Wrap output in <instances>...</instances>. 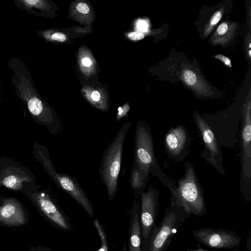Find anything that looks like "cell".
<instances>
[{"instance_id": "1", "label": "cell", "mask_w": 251, "mask_h": 251, "mask_svg": "<svg viewBox=\"0 0 251 251\" xmlns=\"http://www.w3.org/2000/svg\"><path fill=\"white\" fill-rule=\"evenodd\" d=\"M133 163L139 169L142 180L147 183L149 175L157 177L171 192L176 188L173 181L162 171L155 157L153 137L148 125L139 120L135 134Z\"/></svg>"}, {"instance_id": "2", "label": "cell", "mask_w": 251, "mask_h": 251, "mask_svg": "<svg viewBox=\"0 0 251 251\" xmlns=\"http://www.w3.org/2000/svg\"><path fill=\"white\" fill-rule=\"evenodd\" d=\"M131 122L125 123L119 129L113 141L104 151L99 173L105 185L108 199L112 201L118 190V182L120 172L124 141Z\"/></svg>"}, {"instance_id": "3", "label": "cell", "mask_w": 251, "mask_h": 251, "mask_svg": "<svg viewBox=\"0 0 251 251\" xmlns=\"http://www.w3.org/2000/svg\"><path fill=\"white\" fill-rule=\"evenodd\" d=\"M177 184L176 189L171 193L176 204L190 216L204 215L207 208L203 191L191 163L185 164L184 175L178 180Z\"/></svg>"}, {"instance_id": "4", "label": "cell", "mask_w": 251, "mask_h": 251, "mask_svg": "<svg viewBox=\"0 0 251 251\" xmlns=\"http://www.w3.org/2000/svg\"><path fill=\"white\" fill-rule=\"evenodd\" d=\"M33 150L36 159L42 165L57 187L70 195L93 218L94 209L92 204L76 179L56 170L46 147L35 142Z\"/></svg>"}, {"instance_id": "5", "label": "cell", "mask_w": 251, "mask_h": 251, "mask_svg": "<svg viewBox=\"0 0 251 251\" xmlns=\"http://www.w3.org/2000/svg\"><path fill=\"white\" fill-rule=\"evenodd\" d=\"M190 216L176 204L171 197L169 206L165 209L161 222L141 251H167L179 227Z\"/></svg>"}, {"instance_id": "6", "label": "cell", "mask_w": 251, "mask_h": 251, "mask_svg": "<svg viewBox=\"0 0 251 251\" xmlns=\"http://www.w3.org/2000/svg\"><path fill=\"white\" fill-rule=\"evenodd\" d=\"M23 193L35 206L43 218L54 227L64 231L71 229L68 216L53 197L46 190L26 188Z\"/></svg>"}, {"instance_id": "7", "label": "cell", "mask_w": 251, "mask_h": 251, "mask_svg": "<svg viewBox=\"0 0 251 251\" xmlns=\"http://www.w3.org/2000/svg\"><path fill=\"white\" fill-rule=\"evenodd\" d=\"M240 157V186L246 202L251 200V104L249 100L243 111Z\"/></svg>"}, {"instance_id": "8", "label": "cell", "mask_w": 251, "mask_h": 251, "mask_svg": "<svg viewBox=\"0 0 251 251\" xmlns=\"http://www.w3.org/2000/svg\"><path fill=\"white\" fill-rule=\"evenodd\" d=\"M140 221L142 233L141 250L149 243L157 227L156 218L159 209V192L150 186L140 195Z\"/></svg>"}, {"instance_id": "9", "label": "cell", "mask_w": 251, "mask_h": 251, "mask_svg": "<svg viewBox=\"0 0 251 251\" xmlns=\"http://www.w3.org/2000/svg\"><path fill=\"white\" fill-rule=\"evenodd\" d=\"M194 119L198 132L201 139L204 149L201 156L222 176H225L223 166L221 148L208 124L198 112H194Z\"/></svg>"}, {"instance_id": "10", "label": "cell", "mask_w": 251, "mask_h": 251, "mask_svg": "<svg viewBox=\"0 0 251 251\" xmlns=\"http://www.w3.org/2000/svg\"><path fill=\"white\" fill-rule=\"evenodd\" d=\"M192 234L198 242L212 249H232L242 241L236 232L226 229L204 227L193 230Z\"/></svg>"}, {"instance_id": "11", "label": "cell", "mask_w": 251, "mask_h": 251, "mask_svg": "<svg viewBox=\"0 0 251 251\" xmlns=\"http://www.w3.org/2000/svg\"><path fill=\"white\" fill-rule=\"evenodd\" d=\"M191 139L189 131L183 125L171 127L164 138L165 150L168 156L176 161L183 160L189 154Z\"/></svg>"}, {"instance_id": "12", "label": "cell", "mask_w": 251, "mask_h": 251, "mask_svg": "<svg viewBox=\"0 0 251 251\" xmlns=\"http://www.w3.org/2000/svg\"><path fill=\"white\" fill-rule=\"evenodd\" d=\"M0 226L19 227L28 223L27 212L17 199L0 197Z\"/></svg>"}, {"instance_id": "13", "label": "cell", "mask_w": 251, "mask_h": 251, "mask_svg": "<svg viewBox=\"0 0 251 251\" xmlns=\"http://www.w3.org/2000/svg\"><path fill=\"white\" fill-rule=\"evenodd\" d=\"M31 182V177L20 168L5 166L0 172V187L4 186L12 190L22 191L27 188V182Z\"/></svg>"}, {"instance_id": "14", "label": "cell", "mask_w": 251, "mask_h": 251, "mask_svg": "<svg viewBox=\"0 0 251 251\" xmlns=\"http://www.w3.org/2000/svg\"><path fill=\"white\" fill-rule=\"evenodd\" d=\"M142 233L140 221V205L135 200L129 222L127 251H141Z\"/></svg>"}, {"instance_id": "15", "label": "cell", "mask_w": 251, "mask_h": 251, "mask_svg": "<svg viewBox=\"0 0 251 251\" xmlns=\"http://www.w3.org/2000/svg\"><path fill=\"white\" fill-rule=\"evenodd\" d=\"M130 175V186L134 192L135 195L136 196H140L144 191L146 183L142 180L139 169L133 163Z\"/></svg>"}, {"instance_id": "16", "label": "cell", "mask_w": 251, "mask_h": 251, "mask_svg": "<svg viewBox=\"0 0 251 251\" xmlns=\"http://www.w3.org/2000/svg\"><path fill=\"white\" fill-rule=\"evenodd\" d=\"M94 225L97 230L100 241V246L96 251H109L107 235L103 226L98 219L94 220Z\"/></svg>"}, {"instance_id": "17", "label": "cell", "mask_w": 251, "mask_h": 251, "mask_svg": "<svg viewBox=\"0 0 251 251\" xmlns=\"http://www.w3.org/2000/svg\"><path fill=\"white\" fill-rule=\"evenodd\" d=\"M184 77L186 83L189 85H193L197 80L196 75L190 70H187L184 72Z\"/></svg>"}, {"instance_id": "18", "label": "cell", "mask_w": 251, "mask_h": 251, "mask_svg": "<svg viewBox=\"0 0 251 251\" xmlns=\"http://www.w3.org/2000/svg\"><path fill=\"white\" fill-rule=\"evenodd\" d=\"M222 13L221 11H218L216 12L211 17L210 20V25L208 26L209 27L207 30V32L208 34L210 32V30L211 29V28L212 29L213 26H214L215 25H216L220 20L222 17Z\"/></svg>"}, {"instance_id": "19", "label": "cell", "mask_w": 251, "mask_h": 251, "mask_svg": "<svg viewBox=\"0 0 251 251\" xmlns=\"http://www.w3.org/2000/svg\"><path fill=\"white\" fill-rule=\"evenodd\" d=\"M128 37L132 40H140L144 38L145 35L140 31H133L129 33Z\"/></svg>"}, {"instance_id": "20", "label": "cell", "mask_w": 251, "mask_h": 251, "mask_svg": "<svg viewBox=\"0 0 251 251\" xmlns=\"http://www.w3.org/2000/svg\"><path fill=\"white\" fill-rule=\"evenodd\" d=\"M76 10L82 14H87L90 11L89 6L85 3L80 2L76 6Z\"/></svg>"}, {"instance_id": "21", "label": "cell", "mask_w": 251, "mask_h": 251, "mask_svg": "<svg viewBox=\"0 0 251 251\" xmlns=\"http://www.w3.org/2000/svg\"><path fill=\"white\" fill-rule=\"evenodd\" d=\"M228 30V25L225 23H223L218 26L217 29V33L219 35H223L227 32Z\"/></svg>"}, {"instance_id": "22", "label": "cell", "mask_w": 251, "mask_h": 251, "mask_svg": "<svg viewBox=\"0 0 251 251\" xmlns=\"http://www.w3.org/2000/svg\"><path fill=\"white\" fill-rule=\"evenodd\" d=\"M51 38L52 40H56L59 42L65 41L66 39V35L61 32H55L51 36Z\"/></svg>"}, {"instance_id": "23", "label": "cell", "mask_w": 251, "mask_h": 251, "mask_svg": "<svg viewBox=\"0 0 251 251\" xmlns=\"http://www.w3.org/2000/svg\"><path fill=\"white\" fill-rule=\"evenodd\" d=\"M215 57L219 60H221L227 66L229 67H231L230 60L228 57L222 54H217L215 56Z\"/></svg>"}, {"instance_id": "24", "label": "cell", "mask_w": 251, "mask_h": 251, "mask_svg": "<svg viewBox=\"0 0 251 251\" xmlns=\"http://www.w3.org/2000/svg\"><path fill=\"white\" fill-rule=\"evenodd\" d=\"M29 251H51L47 247L42 246H38L36 247H31Z\"/></svg>"}, {"instance_id": "25", "label": "cell", "mask_w": 251, "mask_h": 251, "mask_svg": "<svg viewBox=\"0 0 251 251\" xmlns=\"http://www.w3.org/2000/svg\"><path fill=\"white\" fill-rule=\"evenodd\" d=\"M100 94L97 91H94L91 94L92 100L95 102L99 101L100 99Z\"/></svg>"}, {"instance_id": "26", "label": "cell", "mask_w": 251, "mask_h": 251, "mask_svg": "<svg viewBox=\"0 0 251 251\" xmlns=\"http://www.w3.org/2000/svg\"><path fill=\"white\" fill-rule=\"evenodd\" d=\"M41 1L38 0H24V2H25L27 4L33 6L37 4Z\"/></svg>"}, {"instance_id": "27", "label": "cell", "mask_w": 251, "mask_h": 251, "mask_svg": "<svg viewBox=\"0 0 251 251\" xmlns=\"http://www.w3.org/2000/svg\"><path fill=\"white\" fill-rule=\"evenodd\" d=\"M198 247L197 249H189L183 251H210L206 249L201 248L199 244L197 245Z\"/></svg>"}, {"instance_id": "28", "label": "cell", "mask_w": 251, "mask_h": 251, "mask_svg": "<svg viewBox=\"0 0 251 251\" xmlns=\"http://www.w3.org/2000/svg\"><path fill=\"white\" fill-rule=\"evenodd\" d=\"M82 64L87 67L90 66L91 65V61L88 58H84L82 60Z\"/></svg>"}, {"instance_id": "29", "label": "cell", "mask_w": 251, "mask_h": 251, "mask_svg": "<svg viewBox=\"0 0 251 251\" xmlns=\"http://www.w3.org/2000/svg\"><path fill=\"white\" fill-rule=\"evenodd\" d=\"M140 28L143 30H145L148 27L147 23L145 21H141L139 24Z\"/></svg>"}, {"instance_id": "30", "label": "cell", "mask_w": 251, "mask_h": 251, "mask_svg": "<svg viewBox=\"0 0 251 251\" xmlns=\"http://www.w3.org/2000/svg\"><path fill=\"white\" fill-rule=\"evenodd\" d=\"M121 251H127V247L126 242H124L123 247Z\"/></svg>"}]
</instances>
